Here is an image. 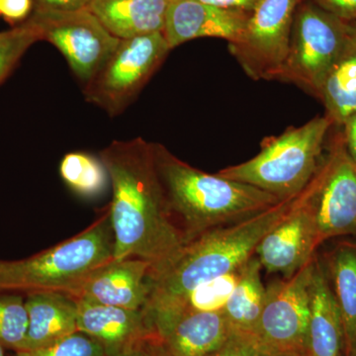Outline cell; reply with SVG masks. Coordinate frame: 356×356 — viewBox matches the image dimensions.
Masks as SVG:
<instances>
[{"label":"cell","mask_w":356,"mask_h":356,"mask_svg":"<svg viewBox=\"0 0 356 356\" xmlns=\"http://www.w3.org/2000/svg\"><path fill=\"white\" fill-rule=\"evenodd\" d=\"M209 6L219 7V8L231 9V10L252 13L257 6L259 0H198Z\"/></svg>","instance_id":"obj_31"},{"label":"cell","mask_w":356,"mask_h":356,"mask_svg":"<svg viewBox=\"0 0 356 356\" xmlns=\"http://www.w3.org/2000/svg\"><path fill=\"white\" fill-rule=\"evenodd\" d=\"M353 24L344 22L311 0L295 13L291 44L282 72L320 95L330 70L346 49Z\"/></svg>","instance_id":"obj_7"},{"label":"cell","mask_w":356,"mask_h":356,"mask_svg":"<svg viewBox=\"0 0 356 356\" xmlns=\"http://www.w3.org/2000/svg\"><path fill=\"white\" fill-rule=\"evenodd\" d=\"M343 126L346 131L343 139L344 147L351 161L356 165V113L350 117Z\"/></svg>","instance_id":"obj_32"},{"label":"cell","mask_w":356,"mask_h":356,"mask_svg":"<svg viewBox=\"0 0 356 356\" xmlns=\"http://www.w3.org/2000/svg\"><path fill=\"white\" fill-rule=\"evenodd\" d=\"M355 356H356V353H355Z\"/></svg>","instance_id":"obj_38"},{"label":"cell","mask_w":356,"mask_h":356,"mask_svg":"<svg viewBox=\"0 0 356 356\" xmlns=\"http://www.w3.org/2000/svg\"><path fill=\"white\" fill-rule=\"evenodd\" d=\"M60 175L65 184L84 197H95L106 189L108 172L100 159L76 152L60 161Z\"/></svg>","instance_id":"obj_23"},{"label":"cell","mask_w":356,"mask_h":356,"mask_svg":"<svg viewBox=\"0 0 356 356\" xmlns=\"http://www.w3.org/2000/svg\"><path fill=\"white\" fill-rule=\"evenodd\" d=\"M344 22H356V0H311Z\"/></svg>","instance_id":"obj_29"},{"label":"cell","mask_w":356,"mask_h":356,"mask_svg":"<svg viewBox=\"0 0 356 356\" xmlns=\"http://www.w3.org/2000/svg\"><path fill=\"white\" fill-rule=\"evenodd\" d=\"M321 97L324 100L332 122L343 125L356 113V30L353 32L346 49L336 64L325 77L321 88Z\"/></svg>","instance_id":"obj_22"},{"label":"cell","mask_w":356,"mask_h":356,"mask_svg":"<svg viewBox=\"0 0 356 356\" xmlns=\"http://www.w3.org/2000/svg\"><path fill=\"white\" fill-rule=\"evenodd\" d=\"M259 350L254 334L233 332L221 348L210 356H255Z\"/></svg>","instance_id":"obj_27"},{"label":"cell","mask_w":356,"mask_h":356,"mask_svg":"<svg viewBox=\"0 0 356 356\" xmlns=\"http://www.w3.org/2000/svg\"><path fill=\"white\" fill-rule=\"evenodd\" d=\"M170 51L163 32L120 40L102 69L86 84L88 102L111 117L127 108Z\"/></svg>","instance_id":"obj_6"},{"label":"cell","mask_w":356,"mask_h":356,"mask_svg":"<svg viewBox=\"0 0 356 356\" xmlns=\"http://www.w3.org/2000/svg\"><path fill=\"white\" fill-rule=\"evenodd\" d=\"M34 10L33 0H0V15L10 24L29 19Z\"/></svg>","instance_id":"obj_28"},{"label":"cell","mask_w":356,"mask_h":356,"mask_svg":"<svg viewBox=\"0 0 356 356\" xmlns=\"http://www.w3.org/2000/svg\"><path fill=\"white\" fill-rule=\"evenodd\" d=\"M320 247L307 187L289 212L257 245L255 257L267 273L290 278L315 257Z\"/></svg>","instance_id":"obj_12"},{"label":"cell","mask_w":356,"mask_h":356,"mask_svg":"<svg viewBox=\"0 0 356 356\" xmlns=\"http://www.w3.org/2000/svg\"><path fill=\"white\" fill-rule=\"evenodd\" d=\"M34 9L72 11L88 8L92 0H33Z\"/></svg>","instance_id":"obj_30"},{"label":"cell","mask_w":356,"mask_h":356,"mask_svg":"<svg viewBox=\"0 0 356 356\" xmlns=\"http://www.w3.org/2000/svg\"><path fill=\"white\" fill-rule=\"evenodd\" d=\"M232 332L224 312H186L154 337L165 356H210Z\"/></svg>","instance_id":"obj_16"},{"label":"cell","mask_w":356,"mask_h":356,"mask_svg":"<svg viewBox=\"0 0 356 356\" xmlns=\"http://www.w3.org/2000/svg\"><path fill=\"white\" fill-rule=\"evenodd\" d=\"M29 19L38 27L42 40L50 42L64 55L84 84L102 69L120 43L88 8L34 9Z\"/></svg>","instance_id":"obj_9"},{"label":"cell","mask_w":356,"mask_h":356,"mask_svg":"<svg viewBox=\"0 0 356 356\" xmlns=\"http://www.w3.org/2000/svg\"><path fill=\"white\" fill-rule=\"evenodd\" d=\"M28 331V312L19 293L0 292V344L21 350Z\"/></svg>","instance_id":"obj_24"},{"label":"cell","mask_w":356,"mask_h":356,"mask_svg":"<svg viewBox=\"0 0 356 356\" xmlns=\"http://www.w3.org/2000/svg\"><path fill=\"white\" fill-rule=\"evenodd\" d=\"M332 124L320 117L271 140L261 153L218 175L273 194L280 200L299 195L318 168L325 138Z\"/></svg>","instance_id":"obj_5"},{"label":"cell","mask_w":356,"mask_h":356,"mask_svg":"<svg viewBox=\"0 0 356 356\" xmlns=\"http://www.w3.org/2000/svg\"><path fill=\"white\" fill-rule=\"evenodd\" d=\"M325 273L343 320L346 356L356 353V243L341 242L329 252Z\"/></svg>","instance_id":"obj_20"},{"label":"cell","mask_w":356,"mask_h":356,"mask_svg":"<svg viewBox=\"0 0 356 356\" xmlns=\"http://www.w3.org/2000/svg\"><path fill=\"white\" fill-rule=\"evenodd\" d=\"M315 257L292 277L274 280L266 287L254 332L261 350L306 356Z\"/></svg>","instance_id":"obj_8"},{"label":"cell","mask_w":356,"mask_h":356,"mask_svg":"<svg viewBox=\"0 0 356 356\" xmlns=\"http://www.w3.org/2000/svg\"><path fill=\"white\" fill-rule=\"evenodd\" d=\"M28 331L21 350L46 348L77 331L76 300L58 292L26 295ZM19 350V351H21Z\"/></svg>","instance_id":"obj_18"},{"label":"cell","mask_w":356,"mask_h":356,"mask_svg":"<svg viewBox=\"0 0 356 356\" xmlns=\"http://www.w3.org/2000/svg\"><path fill=\"white\" fill-rule=\"evenodd\" d=\"M42 40L41 32L31 20L0 32V83L10 74L26 51Z\"/></svg>","instance_id":"obj_25"},{"label":"cell","mask_w":356,"mask_h":356,"mask_svg":"<svg viewBox=\"0 0 356 356\" xmlns=\"http://www.w3.org/2000/svg\"><path fill=\"white\" fill-rule=\"evenodd\" d=\"M149 262L135 257L113 259L91 274L74 299L142 310L149 296Z\"/></svg>","instance_id":"obj_14"},{"label":"cell","mask_w":356,"mask_h":356,"mask_svg":"<svg viewBox=\"0 0 356 356\" xmlns=\"http://www.w3.org/2000/svg\"><path fill=\"white\" fill-rule=\"evenodd\" d=\"M144 350L146 356H165L161 353V350H159L158 343H156L154 337H149V339L145 341Z\"/></svg>","instance_id":"obj_33"},{"label":"cell","mask_w":356,"mask_h":356,"mask_svg":"<svg viewBox=\"0 0 356 356\" xmlns=\"http://www.w3.org/2000/svg\"><path fill=\"white\" fill-rule=\"evenodd\" d=\"M297 196L243 221L210 229L185 243L161 266L149 268V296L143 311L152 331L192 290L240 268L254 254L261 238L289 212Z\"/></svg>","instance_id":"obj_2"},{"label":"cell","mask_w":356,"mask_h":356,"mask_svg":"<svg viewBox=\"0 0 356 356\" xmlns=\"http://www.w3.org/2000/svg\"><path fill=\"white\" fill-rule=\"evenodd\" d=\"M0 356H6V353H4V348L0 344Z\"/></svg>","instance_id":"obj_36"},{"label":"cell","mask_w":356,"mask_h":356,"mask_svg":"<svg viewBox=\"0 0 356 356\" xmlns=\"http://www.w3.org/2000/svg\"><path fill=\"white\" fill-rule=\"evenodd\" d=\"M144 343L140 344L139 346H136V348H131V350L105 356H146V355H145Z\"/></svg>","instance_id":"obj_34"},{"label":"cell","mask_w":356,"mask_h":356,"mask_svg":"<svg viewBox=\"0 0 356 356\" xmlns=\"http://www.w3.org/2000/svg\"><path fill=\"white\" fill-rule=\"evenodd\" d=\"M102 344L92 337L76 332L58 343L32 350L16 351L14 356H105Z\"/></svg>","instance_id":"obj_26"},{"label":"cell","mask_w":356,"mask_h":356,"mask_svg":"<svg viewBox=\"0 0 356 356\" xmlns=\"http://www.w3.org/2000/svg\"><path fill=\"white\" fill-rule=\"evenodd\" d=\"M318 245L337 236H356V165L337 143L307 185Z\"/></svg>","instance_id":"obj_10"},{"label":"cell","mask_w":356,"mask_h":356,"mask_svg":"<svg viewBox=\"0 0 356 356\" xmlns=\"http://www.w3.org/2000/svg\"><path fill=\"white\" fill-rule=\"evenodd\" d=\"M250 13L219 8L198 0H170L163 34L170 50L205 37L226 39L233 44L242 36Z\"/></svg>","instance_id":"obj_13"},{"label":"cell","mask_w":356,"mask_h":356,"mask_svg":"<svg viewBox=\"0 0 356 356\" xmlns=\"http://www.w3.org/2000/svg\"><path fill=\"white\" fill-rule=\"evenodd\" d=\"M255 356H300V355H285V353H273V351H267L259 350L257 355Z\"/></svg>","instance_id":"obj_35"},{"label":"cell","mask_w":356,"mask_h":356,"mask_svg":"<svg viewBox=\"0 0 356 356\" xmlns=\"http://www.w3.org/2000/svg\"><path fill=\"white\" fill-rule=\"evenodd\" d=\"M306 356H346L343 320L325 267L317 255L312 275Z\"/></svg>","instance_id":"obj_17"},{"label":"cell","mask_w":356,"mask_h":356,"mask_svg":"<svg viewBox=\"0 0 356 356\" xmlns=\"http://www.w3.org/2000/svg\"><path fill=\"white\" fill-rule=\"evenodd\" d=\"M170 0H92L88 6L117 38L163 32Z\"/></svg>","instance_id":"obj_19"},{"label":"cell","mask_w":356,"mask_h":356,"mask_svg":"<svg viewBox=\"0 0 356 356\" xmlns=\"http://www.w3.org/2000/svg\"><path fill=\"white\" fill-rule=\"evenodd\" d=\"M77 331L102 344L106 355L131 350L153 337L144 311L76 300Z\"/></svg>","instance_id":"obj_15"},{"label":"cell","mask_w":356,"mask_h":356,"mask_svg":"<svg viewBox=\"0 0 356 356\" xmlns=\"http://www.w3.org/2000/svg\"><path fill=\"white\" fill-rule=\"evenodd\" d=\"M109 207L88 228L65 242L19 261H0V292L64 293L74 298L91 274L113 261Z\"/></svg>","instance_id":"obj_4"},{"label":"cell","mask_w":356,"mask_h":356,"mask_svg":"<svg viewBox=\"0 0 356 356\" xmlns=\"http://www.w3.org/2000/svg\"><path fill=\"white\" fill-rule=\"evenodd\" d=\"M353 25H355V30H356V24H353Z\"/></svg>","instance_id":"obj_37"},{"label":"cell","mask_w":356,"mask_h":356,"mask_svg":"<svg viewBox=\"0 0 356 356\" xmlns=\"http://www.w3.org/2000/svg\"><path fill=\"white\" fill-rule=\"evenodd\" d=\"M261 270V262L254 254L241 266L240 280L222 311L233 332L254 336L266 301Z\"/></svg>","instance_id":"obj_21"},{"label":"cell","mask_w":356,"mask_h":356,"mask_svg":"<svg viewBox=\"0 0 356 356\" xmlns=\"http://www.w3.org/2000/svg\"><path fill=\"white\" fill-rule=\"evenodd\" d=\"M302 0H259L248 15L242 36L233 43L255 72H282L291 44L295 13Z\"/></svg>","instance_id":"obj_11"},{"label":"cell","mask_w":356,"mask_h":356,"mask_svg":"<svg viewBox=\"0 0 356 356\" xmlns=\"http://www.w3.org/2000/svg\"><path fill=\"white\" fill-rule=\"evenodd\" d=\"M111 182L110 218L114 259H135L158 267L185 245L173 221L154 163L153 144L114 140L100 153Z\"/></svg>","instance_id":"obj_1"},{"label":"cell","mask_w":356,"mask_h":356,"mask_svg":"<svg viewBox=\"0 0 356 356\" xmlns=\"http://www.w3.org/2000/svg\"><path fill=\"white\" fill-rule=\"evenodd\" d=\"M153 147L168 209L185 243L210 229L259 214L282 201L252 185L196 170L159 145Z\"/></svg>","instance_id":"obj_3"}]
</instances>
